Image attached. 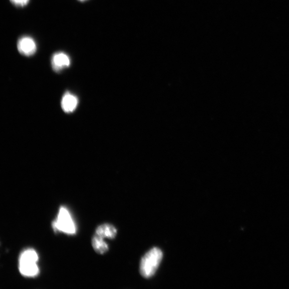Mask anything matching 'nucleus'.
Listing matches in <instances>:
<instances>
[{"label":"nucleus","instance_id":"obj_1","mask_svg":"<svg viewBox=\"0 0 289 289\" xmlns=\"http://www.w3.org/2000/svg\"><path fill=\"white\" fill-rule=\"evenodd\" d=\"M162 251L158 248H153L143 257L141 261L140 271L145 278L152 277L156 272L162 261Z\"/></svg>","mask_w":289,"mask_h":289},{"label":"nucleus","instance_id":"obj_2","mask_svg":"<svg viewBox=\"0 0 289 289\" xmlns=\"http://www.w3.org/2000/svg\"><path fill=\"white\" fill-rule=\"evenodd\" d=\"M53 225L55 229L65 233L73 234L76 232L75 226L70 215L64 207H61L57 219Z\"/></svg>","mask_w":289,"mask_h":289},{"label":"nucleus","instance_id":"obj_3","mask_svg":"<svg viewBox=\"0 0 289 289\" xmlns=\"http://www.w3.org/2000/svg\"><path fill=\"white\" fill-rule=\"evenodd\" d=\"M17 48L21 54L29 56L35 53L36 44L31 37L23 36L18 40Z\"/></svg>","mask_w":289,"mask_h":289},{"label":"nucleus","instance_id":"obj_4","mask_svg":"<svg viewBox=\"0 0 289 289\" xmlns=\"http://www.w3.org/2000/svg\"><path fill=\"white\" fill-rule=\"evenodd\" d=\"M70 63L69 56L63 52L56 53L51 58V65L55 71L69 67Z\"/></svg>","mask_w":289,"mask_h":289},{"label":"nucleus","instance_id":"obj_5","mask_svg":"<svg viewBox=\"0 0 289 289\" xmlns=\"http://www.w3.org/2000/svg\"><path fill=\"white\" fill-rule=\"evenodd\" d=\"M78 100L76 96L66 93L62 99L61 106L65 113H72L78 105Z\"/></svg>","mask_w":289,"mask_h":289},{"label":"nucleus","instance_id":"obj_6","mask_svg":"<svg viewBox=\"0 0 289 289\" xmlns=\"http://www.w3.org/2000/svg\"><path fill=\"white\" fill-rule=\"evenodd\" d=\"M117 234L116 229L112 225L105 224L99 226L96 230V234L103 239H113Z\"/></svg>","mask_w":289,"mask_h":289},{"label":"nucleus","instance_id":"obj_7","mask_svg":"<svg viewBox=\"0 0 289 289\" xmlns=\"http://www.w3.org/2000/svg\"><path fill=\"white\" fill-rule=\"evenodd\" d=\"M19 270L21 274L26 277H34L39 272L36 263H20Z\"/></svg>","mask_w":289,"mask_h":289},{"label":"nucleus","instance_id":"obj_8","mask_svg":"<svg viewBox=\"0 0 289 289\" xmlns=\"http://www.w3.org/2000/svg\"><path fill=\"white\" fill-rule=\"evenodd\" d=\"M103 239L96 234L92 241V247L96 253L101 255L105 254L108 250V246Z\"/></svg>","mask_w":289,"mask_h":289},{"label":"nucleus","instance_id":"obj_9","mask_svg":"<svg viewBox=\"0 0 289 289\" xmlns=\"http://www.w3.org/2000/svg\"><path fill=\"white\" fill-rule=\"evenodd\" d=\"M38 257L35 251L33 250H28L21 254L20 263H36L38 261Z\"/></svg>","mask_w":289,"mask_h":289},{"label":"nucleus","instance_id":"obj_10","mask_svg":"<svg viewBox=\"0 0 289 289\" xmlns=\"http://www.w3.org/2000/svg\"><path fill=\"white\" fill-rule=\"evenodd\" d=\"M29 0H10L11 2L17 6H24L29 2Z\"/></svg>","mask_w":289,"mask_h":289},{"label":"nucleus","instance_id":"obj_11","mask_svg":"<svg viewBox=\"0 0 289 289\" xmlns=\"http://www.w3.org/2000/svg\"><path fill=\"white\" fill-rule=\"evenodd\" d=\"M79 1L83 2V1H86V0H79Z\"/></svg>","mask_w":289,"mask_h":289}]
</instances>
